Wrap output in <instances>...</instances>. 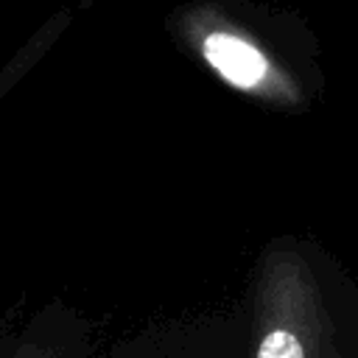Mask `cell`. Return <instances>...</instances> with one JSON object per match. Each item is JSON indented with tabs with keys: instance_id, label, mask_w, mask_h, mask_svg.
Returning a JSON list of instances; mask_svg holds the SVG:
<instances>
[{
	"instance_id": "cell-2",
	"label": "cell",
	"mask_w": 358,
	"mask_h": 358,
	"mask_svg": "<svg viewBox=\"0 0 358 358\" xmlns=\"http://www.w3.org/2000/svg\"><path fill=\"white\" fill-rule=\"evenodd\" d=\"M201 56L235 90L268 95L282 103L302 101L299 84L282 67H277V62L252 36L241 31L232 28L207 31L201 39Z\"/></svg>"
},
{
	"instance_id": "cell-1",
	"label": "cell",
	"mask_w": 358,
	"mask_h": 358,
	"mask_svg": "<svg viewBox=\"0 0 358 358\" xmlns=\"http://www.w3.org/2000/svg\"><path fill=\"white\" fill-rule=\"evenodd\" d=\"M255 358H338L322 288L296 252H280L266 268Z\"/></svg>"
}]
</instances>
